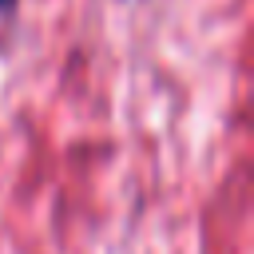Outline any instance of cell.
I'll return each mask as SVG.
<instances>
[{"label": "cell", "instance_id": "obj_1", "mask_svg": "<svg viewBox=\"0 0 254 254\" xmlns=\"http://www.w3.org/2000/svg\"><path fill=\"white\" fill-rule=\"evenodd\" d=\"M16 4H20V0H0V16H12V12H16Z\"/></svg>", "mask_w": 254, "mask_h": 254}]
</instances>
